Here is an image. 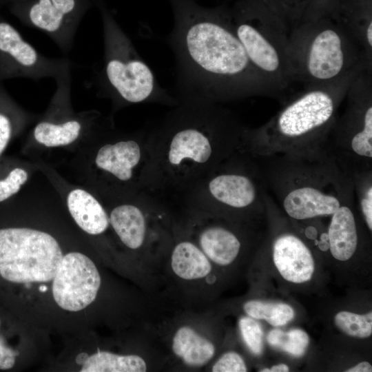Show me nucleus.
I'll use <instances>...</instances> for the list:
<instances>
[{
    "mask_svg": "<svg viewBox=\"0 0 372 372\" xmlns=\"http://www.w3.org/2000/svg\"><path fill=\"white\" fill-rule=\"evenodd\" d=\"M63 256L50 234L27 227L0 229V275L17 283L52 280Z\"/></svg>",
    "mask_w": 372,
    "mask_h": 372,
    "instance_id": "5",
    "label": "nucleus"
},
{
    "mask_svg": "<svg viewBox=\"0 0 372 372\" xmlns=\"http://www.w3.org/2000/svg\"><path fill=\"white\" fill-rule=\"evenodd\" d=\"M267 340L271 347L295 357L302 356L309 343L307 333L299 329H291L288 332L273 329L268 333Z\"/></svg>",
    "mask_w": 372,
    "mask_h": 372,
    "instance_id": "25",
    "label": "nucleus"
},
{
    "mask_svg": "<svg viewBox=\"0 0 372 372\" xmlns=\"http://www.w3.org/2000/svg\"><path fill=\"white\" fill-rule=\"evenodd\" d=\"M347 372H371L372 371L371 365L367 362H362L355 366L346 371Z\"/></svg>",
    "mask_w": 372,
    "mask_h": 372,
    "instance_id": "32",
    "label": "nucleus"
},
{
    "mask_svg": "<svg viewBox=\"0 0 372 372\" xmlns=\"http://www.w3.org/2000/svg\"><path fill=\"white\" fill-rule=\"evenodd\" d=\"M356 209L372 230V168L351 172Z\"/></svg>",
    "mask_w": 372,
    "mask_h": 372,
    "instance_id": "24",
    "label": "nucleus"
},
{
    "mask_svg": "<svg viewBox=\"0 0 372 372\" xmlns=\"http://www.w3.org/2000/svg\"><path fill=\"white\" fill-rule=\"evenodd\" d=\"M17 110L0 82V156L6 148L16 127Z\"/></svg>",
    "mask_w": 372,
    "mask_h": 372,
    "instance_id": "27",
    "label": "nucleus"
},
{
    "mask_svg": "<svg viewBox=\"0 0 372 372\" xmlns=\"http://www.w3.org/2000/svg\"><path fill=\"white\" fill-rule=\"evenodd\" d=\"M28 176L25 170L16 167L5 178L0 179V203L17 194L28 180Z\"/></svg>",
    "mask_w": 372,
    "mask_h": 372,
    "instance_id": "29",
    "label": "nucleus"
},
{
    "mask_svg": "<svg viewBox=\"0 0 372 372\" xmlns=\"http://www.w3.org/2000/svg\"><path fill=\"white\" fill-rule=\"evenodd\" d=\"M89 355L85 353H80L77 355L76 358V362L79 364H83L87 360Z\"/></svg>",
    "mask_w": 372,
    "mask_h": 372,
    "instance_id": "37",
    "label": "nucleus"
},
{
    "mask_svg": "<svg viewBox=\"0 0 372 372\" xmlns=\"http://www.w3.org/2000/svg\"><path fill=\"white\" fill-rule=\"evenodd\" d=\"M169 343L174 356L190 369H200L207 365L216 351L204 329L192 322L176 326L171 333Z\"/></svg>",
    "mask_w": 372,
    "mask_h": 372,
    "instance_id": "14",
    "label": "nucleus"
},
{
    "mask_svg": "<svg viewBox=\"0 0 372 372\" xmlns=\"http://www.w3.org/2000/svg\"><path fill=\"white\" fill-rule=\"evenodd\" d=\"M9 1H12L13 3H14V2L17 1H19V0H9Z\"/></svg>",
    "mask_w": 372,
    "mask_h": 372,
    "instance_id": "40",
    "label": "nucleus"
},
{
    "mask_svg": "<svg viewBox=\"0 0 372 372\" xmlns=\"http://www.w3.org/2000/svg\"><path fill=\"white\" fill-rule=\"evenodd\" d=\"M347 40L342 30L332 28L316 30L304 49L305 73L313 80H334L347 69L349 61Z\"/></svg>",
    "mask_w": 372,
    "mask_h": 372,
    "instance_id": "11",
    "label": "nucleus"
},
{
    "mask_svg": "<svg viewBox=\"0 0 372 372\" xmlns=\"http://www.w3.org/2000/svg\"><path fill=\"white\" fill-rule=\"evenodd\" d=\"M70 66L67 58H50L39 52L14 27L0 17V82L17 77L55 79Z\"/></svg>",
    "mask_w": 372,
    "mask_h": 372,
    "instance_id": "9",
    "label": "nucleus"
},
{
    "mask_svg": "<svg viewBox=\"0 0 372 372\" xmlns=\"http://www.w3.org/2000/svg\"><path fill=\"white\" fill-rule=\"evenodd\" d=\"M327 145L349 172L372 168V103L369 93L351 94L347 108L335 119Z\"/></svg>",
    "mask_w": 372,
    "mask_h": 372,
    "instance_id": "7",
    "label": "nucleus"
},
{
    "mask_svg": "<svg viewBox=\"0 0 372 372\" xmlns=\"http://www.w3.org/2000/svg\"><path fill=\"white\" fill-rule=\"evenodd\" d=\"M366 38L368 42L369 46H372V22H370L368 24V26L366 30Z\"/></svg>",
    "mask_w": 372,
    "mask_h": 372,
    "instance_id": "35",
    "label": "nucleus"
},
{
    "mask_svg": "<svg viewBox=\"0 0 372 372\" xmlns=\"http://www.w3.org/2000/svg\"><path fill=\"white\" fill-rule=\"evenodd\" d=\"M83 127L81 118L69 117L54 120L50 118L36 125L33 136L39 143L48 147L67 145L79 137Z\"/></svg>",
    "mask_w": 372,
    "mask_h": 372,
    "instance_id": "21",
    "label": "nucleus"
},
{
    "mask_svg": "<svg viewBox=\"0 0 372 372\" xmlns=\"http://www.w3.org/2000/svg\"><path fill=\"white\" fill-rule=\"evenodd\" d=\"M170 3L174 25L167 42L181 101L217 103L263 92V75L249 60L231 18L194 0Z\"/></svg>",
    "mask_w": 372,
    "mask_h": 372,
    "instance_id": "1",
    "label": "nucleus"
},
{
    "mask_svg": "<svg viewBox=\"0 0 372 372\" xmlns=\"http://www.w3.org/2000/svg\"><path fill=\"white\" fill-rule=\"evenodd\" d=\"M236 33L242 44L246 53L258 70L267 77H276L282 74L287 66V48H283L270 31L254 22L251 18L240 12L234 19Z\"/></svg>",
    "mask_w": 372,
    "mask_h": 372,
    "instance_id": "12",
    "label": "nucleus"
},
{
    "mask_svg": "<svg viewBox=\"0 0 372 372\" xmlns=\"http://www.w3.org/2000/svg\"><path fill=\"white\" fill-rule=\"evenodd\" d=\"M336 327L347 335L358 338H366L372 333V312L357 314L340 311L334 318Z\"/></svg>",
    "mask_w": 372,
    "mask_h": 372,
    "instance_id": "26",
    "label": "nucleus"
},
{
    "mask_svg": "<svg viewBox=\"0 0 372 372\" xmlns=\"http://www.w3.org/2000/svg\"><path fill=\"white\" fill-rule=\"evenodd\" d=\"M318 248L320 251L325 252L328 250H329V242L327 240H318Z\"/></svg>",
    "mask_w": 372,
    "mask_h": 372,
    "instance_id": "36",
    "label": "nucleus"
},
{
    "mask_svg": "<svg viewBox=\"0 0 372 372\" xmlns=\"http://www.w3.org/2000/svg\"><path fill=\"white\" fill-rule=\"evenodd\" d=\"M109 220L127 247L136 250L143 246L147 236V223L139 207L130 204L118 205L111 211Z\"/></svg>",
    "mask_w": 372,
    "mask_h": 372,
    "instance_id": "20",
    "label": "nucleus"
},
{
    "mask_svg": "<svg viewBox=\"0 0 372 372\" xmlns=\"http://www.w3.org/2000/svg\"><path fill=\"white\" fill-rule=\"evenodd\" d=\"M149 364L137 354L121 355L110 351H98L89 356L82 365L81 372H145Z\"/></svg>",
    "mask_w": 372,
    "mask_h": 372,
    "instance_id": "22",
    "label": "nucleus"
},
{
    "mask_svg": "<svg viewBox=\"0 0 372 372\" xmlns=\"http://www.w3.org/2000/svg\"><path fill=\"white\" fill-rule=\"evenodd\" d=\"M52 280V295L56 303L69 311H79L92 303L101 285L95 264L79 252L63 256Z\"/></svg>",
    "mask_w": 372,
    "mask_h": 372,
    "instance_id": "10",
    "label": "nucleus"
},
{
    "mask_svg": "<svg viewBox=\"0 0 372 372\" xmlns=\"http://www.w3.org/2000/svg\"><path fill=\"white\" fill-rule=\"evenodd\" d=\"M356 209L352 187L345 195L339 208L330 216L328 226L329 250L338 260H348L358 249Z\"/></svg>",
    "mask_w": 372,
    "mask_h": 372,
    "instance_id": "15",
    "label": "nucleus"
},
{
    "mask_svg": "<svg viewBox=\"0 0 372 372\" xmlns=\"http://www.w3.org/2000/svg\"><path fill=\"white\" fill-rule=\"evenodd\" d=\"M86 8L85 0H19L11 10L25 25L46 34L68 54Z\"/></svg>",
    "mask_w": 372,
    "mask_h": 372,
    "instance_id": "8",
    "label": "nucleus"
},
{
    "mask_svg": "<svg viewBox=\"0 0 372 372\" xmlns=\"http://www.w3.org/2000/svg\"><path fill=\"white\" fill-rule=\"evenodd\" d=\"M260 372H270L269 369H263L262 370L260 371Z\"/></svg>",
    "mask_w": 372,
    "mask_h": 372,
    "instance_id": "38",
    "label": "nucleus"
},
{
    "mask_svg": "<svg viewBox=\"0 0 372 372\" xmlns=\"http://www.w3.org/2000/svg\"><path fill=\"white\" fill-rule=\"evenodd\" d=\"M18 352L6 345L0 338V369H11L15 363Z\"/></svg>",
    "mask_w": 372,
    "mask_h": 372,
    "instance_id": "31",
    "label": "nucleus"
},
{
    "mask_svg": "<svg viewBox=\"0 0 372 372\" xmlns=\"http://www.w3.org/2000/svg\"><path fill=\"white\" fill-rule=\"evenodd\" d=\"M342 90L320 87L294 98L267 123L246 130L243 147L251 154H304L328 147Z\"/></svg>",
    "mask_w": 372,
    "mask_h": 372,
    "instance_id": "3",
    "label": "nucleus"
},
{
    "mask_svg": "<svg viewBox=\"0 0 372 372\" xmlns=\"http://www.w3.org/2000/svg\"><path fill=\"white\" fill-rule=\"evenodd\" d=\"M40 290H41L42 291H45L47 290V288L45 287V286H42L41 288H40Z\"/></svg>",
    "mask_w": 372,
    "mask_h": 372,
    "instance_id": "39",
    "label": "nucleus"
},
{
    "mask_svg": "<svg viewBox=\"0 0 372 372\" xmlns=\"http://www.w3.org/2000/svg\"><path fill=\"white\" fill-rule=\"evenodd\" d=\"M252 156L265 190L293 220L331 216L353 187L351 173L328 147L304 154Z\"/></svg>",
    "mask_w": 372,
    "mask_h": 372,
    "instance_id": "2",
    "label": "nucleus"
},
{
    "mask_svg": "<svg viewBox=\"0 0 372 372\" xmlns=\"http://www.w3.org/2000/svg\"><path fill=\"white\" fill-rule=\"evenodd\" d=\"M213 372H246V364L238 353L229 351L222 355L211 366Z\"/></svg>",
    "mask_w": 372,
    "mask_h": 372,
    "instance_id": "30",
    "label": "nucleus"
},
{
    "mask_svg": "<svg viewBox=\"0 0 372 372\" xmlns=\"http://www.w3.org/2000/svg\"><path fill=\"white\" fill-rule=\"evenodd\" d=\"M242 338L249 351L260 355L263 350V332L257 321L249 316H242L238 321Z\"/></svg>",
    "mask_w": 372,
    "mask_h": 372,
    "instance_id": "28",
    "label": "nucleus"
},
{
    "mask_svg": "<svg viewBox=\"0 0 372 372\" xmlns=\"http://www.w3.org/2000/svg\"><path fill=\"white\" fill-rule=\"evenodd\" d=\"M69 211L76 223L92 235L103 233L110 224L109 217L100 203L90 193L76 189L67 198Z\"/></svg>",
    "mask_w": 372,
    "mask_h": 372,
    "instance_id": "19",
    "label": "nucleus"
},
{
    "mask_svg": "<svg viewBox=\"0 0 372 372\" xmlns=\"http://www.w3.org/2000/svg\"><path fill=\"white\" fill-rule=\"evenodd\" d=\"M218 169L207 183L208 194L218 212L244 217L266 215L265 187L249 152L241 147Z\"/></svg>",
    "mask_w": 372,
    "mask_h": 372,
    "instance_id": "6",
    "label": "nucleus"
},
{
    "mask_svg": "<svg viewBox=\"0 0 372 372\" xmlns=\"http://www.w3.org/2000/svg\"><path fill=\"white\" fill-rule=\"evenodd\" d=\"M196 244L212 264L222 267L233 263L242 246L238 235L222 225L203 228L198 234Z\"/></svg>",
    "mask_w": 372,
    "mask_h": 372,
    "instance_id": "17",
    "label": "nucleus"
},
{
    "mask_svg": "<svg viewBox=\"0 0 372 372\" xmlns=\"http://www.w3.org/2000/svg\"><path fill=\"white\" fill-rule=\"evenodd\" d=\"M141 149L136 141H119L114 144H105L98 151L96 166L114 176L120 180L131 179L133 169L141 159Z\"/></svg>",
    "mask_w": 372,
    "mask_h": 372,
    "instance_id": "18",
    "label": "nucleus"
},
{
    "mask_svg": "<svg viewBox=\"0 0 372 372\" xmlns=\"http://www.w3.org/2000/svg\"><path fill=\"white\" fill-rule=\"evenodd\" d=\"M169 267L176 278L187 283H210L215 279L213 264L197 244L190 240H180L174 245Z\"/></svg>",
    "mask_w": 372,
    "mask_h": 372,
    "instance_id": "16",
    "label": "nucleus"
},
{
    "mask_svg": "<svg viewBox=\"0 0 372 372\" xmlns=\"http://www.w3.org/2000/svg\"><path fill=\"white\" fill-rule=\"evenodd\" d=\"M270 372H286L289 371V367L285 364H279L269 369Z\"/></svg>",
    "mask_w": 372,
    "mask_h": 372,
    "instance_id": "34",
    "label": "nucleus"
},
{
    "mask_svg": "<svg viewBox=\"0 0 372 372\" xmlns=\"http://www.w3.org/2000/svg\"><path fill=\"white\" fill-rule=\"evenodd\" d=\"M272 251L273 262L286 280L302 283L311 278L315 268L312 254L296 235L284 232L275 237Z\"/></svg>",
    "mask_w": 372,
    "mask_h": 372,
    "instance_id": "13",
    "label": "nucleus"
},
{
    "mask_svg": "<svg viewBox=\"0 0 372 372\" xmlns=\"http://www.w3.org/2000/svg\"><path fill=\"white\" fill-rule=\"evenodd\" d=\"M101 8L104 54L103 65L96 75L100 92L123 104L176 103V99L158 84L113 16L105 8L101 6Z\"/></svg>",
    "mask_w": 372,
    "mask_h": 372,
    "instance_id": "4",
    "label": "nucleus"
},
{
    "mask_svg": "<svg viewBox=\"0 0 372 372\" xmlns=\"http://www.w3.org/2000/svg\"><path fill=\"white\" fill-rule=\"evenodd\" d=\"M245 313L258 320H265L274 327L283 326L294 317L291 306L285 303H271L251 300L243 304Z\"/></svg>",
    "mask_w": 372,
    "mask_h": 372,
    "instance_id": "23",
    "label": "nucleus"
},
{
    "mask_svg": "<svg viewBox=\"0 0 372 372\" xmlns=\"http://www.w3.org/2000/svg\"><path fill=\"white\" fill-rule=\"evenodd\" d=\"M304 236L311 240L318 239V231L314 225H308L304 230Z\"/></svg>",
    "mask_w": 372,
    "mask_h": 372,
    "instance_id": "33",
    "label": "nucleus"
}]
</instances>
